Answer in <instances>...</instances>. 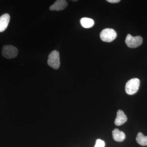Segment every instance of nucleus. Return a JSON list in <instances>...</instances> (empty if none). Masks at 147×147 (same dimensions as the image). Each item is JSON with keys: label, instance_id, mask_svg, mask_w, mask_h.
Masks as SVG:
<instances>
[{"label": "nucleus", "instance_id": "20e7f679", "mask_svg": "<svg viewBox=\"0 0 147 147\" xmlns=\"http://www.w3.org/2000/svg\"><path fill=\"white\" fill-rule=\"evenodd\" d=\"M18 54V50L16 47L11 45H5L3 46L2 54L4 57L11 59L16 57Z\"/></svg>", "mask_w": 147, "mask_h": 147}, {"label": "nucleus", "instance_id": "ddd939ff", "mask_svg": "<svg viewBox=\"0 0 147 147\" xmlns=\"http://www.w3.org/2000/svg\"><path fill=\"white\" fill-rule=\"evenodd\" d=\"M107 1L108 2L112 3H116L119 2L120 0H107Z\"/></svg>", "mask_w": 147, "mask_h": 147}, {"label": "nucleus", "instance_id": "9d476101", "mask_svg": "<svg viewBox=\"0 0 147 147\" xmlns=\"http://www.w3.org/2000/svg\"><path fill=\"white\" fill-rule=\"evenodd\" d=\"M81 25L85 28H90L93 26L94 22V20L91 18H83L80 21Z\"/></svg>", "mask_w": 147, "mask_h": 147}, {"label": "nucleus", "instance_id": "39448f33", "mask_svg": "<svg viewBox=\"0 0 147 147\" xmlns=\"http://www.w3.org/2000/svg\"><path fill=\"white\" fill-rule=\"evenodd\" d=\"M125 42L129 48H136L142 45L143 42V38L139 36L134 37L131 34H128L127 36Z\"/></svg>", "mask_w": 147, "mask_h": 147}, {"label": "nucleus", "instance_id": "7ed1b4c3", "mask_svg": "<svg viewBox=\"0 0 147 147\" xmlns=\"http://www.w3.org/2000/svg\"><path fill=\"white\" fill-rule=\"evenodd\" d=\"M100 36L102 41L105 42H111L115 39L117 36V33L114 29L106 28L101 31Z\"/></svg>", "mask_w": 147, "mask_h": 147}, {"label": "nucleus", "instance_id": "9b49d317", "mask_svg": "<svg viewBox=\"0 0 147 147\" xmlns=\"http://www.w3.org/2000/svg\"><path fill=\"white\" fill-rule=\"evenodd\" d=\"M136 141L139 145L147 146V136H145L142 132H139L136 137Z\"/></svg>", "mask_w": 147, "mask_h": 147}, {"label": "nucleus", "instance_id": "f257e3e1", "mask_svg": "<svg viewBox=\"0 0 147 147\" xmlns=\"http://www.w3.org/2000/svg\"><path fill=\"white\" fill-rule=\"evenodd\" d=\"M140 84V80L137 78H133L129 80L125 85L126 93L129 95H133L136 93L139 90Z\"/></svg>", "mask_w": 147, "mask_h": 147}, {"label": "nucleus", "instance_id": "1a4fd4ad", "mask_svg": "<svg viewBox=\"0 0 147 147\" xmlns=\"http://www.w3.org/2000/svg\"><path fill=\"white\" fill-rule=\"evenodd\" d=\"M112 133L113 139L116 142H122L125 139V133L123 131H120L118 128L115 129Z\"/></svg>", "mask_w": 147, "mask_h": 147}, {"label": "nucleus", "instance_id": "f8f14e48", "mask_svg": "<svg viewBox=\"0 0 147 147\" xmlns=\"http://www.w3.org/2000/svg\"><path fill=\"white\" fill-rule=\"evenodd\" d=\"M105 142L101 139H98L96 141L94 147H105Z\"/></svg>", "mask_w": 147, "mask_h": 147}, {"label": "nucleus", "instance_id": "f03ea898", "mask_svg": "<svg viewBox=\"0 0 147 147\" xmlns=\"http://www.w3.org/2000/svg\"><path fill=\"white\" fill-rule=\"evenodd\" d=\"M47 64L54 69H57L60 65L59 53L57 50L51 52L48 56Z\"/></svg>", "mask_w": 147, "mask_h": 147}, {"label": "nucleus", "instance_id": "4468645a", "mask_svg": "<svg viewBox=\"0 0 147 147\" xmlns=\"http://www.w3.org/2000/svg\"></svg>", "mask_w": 147, "mask_h": 147}, {"label": "nucleus", "instance_id": "423d86ee", "mask_svg": "<svg viewBox=\"0 0 147 147\" xmlns=\"http://www.w3.org/2000/svg\"><path fill=\"white\" fill-rule=\"evenodd\" d=\"M68 5V3L65 0H57L50 6V9L51 11H59L63 10Z\"/></svg>", "mask_w": 147, "mask_h": 147}, {"label": "nucleus", "instance_id": "6e6552de", "mask_svg": "<svg viewBox=\"0 0 147 147\" xmlns=\"http://www.w3.org/2000/svg\"><path fill=\"white\" fill-rule=\"evenodd\" d=\"M127 119V117L123 111L119 110L117 113V117L115 120V124L117 126H120L126 122Z\"/></svg>", "mask_w": 147, "mask_h": 147}, {"label": "nucleus", "instance_id": "0eeeda50", "mask_svg": "<svg viewBox=\"0 0 147 147\" xmlns=\"http://www.w3.org/2000/svg\"><path fill=\"white\" fill-rule=\"evenodd\" d=\"M10 15L6 13L0 16V32L4 31L8 27L10 21Z\"/></svg>", "mask_w": 147, "mask_h": 147}]
</instances>
